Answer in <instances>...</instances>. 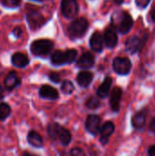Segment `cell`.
I'll return each mask as SVG.
<instances>
[{
	"instance_id": "1",
	"label": "cell",
	"mask_w": 155,
	"mask_h": 156,
	"mask_svg": "<svg viewBox=\"0 0 155 156\" xmlns=\"http://www.w3.org/2000/svg\"><path fill=\"white\" fill-rule=\"evenodd\" d=\"M48 133L52 140H58L60 144L64 146H67L71 142L70 132L59 125L58 123L53 122L48 126Z\"/></svg>"
},
{
	"instance_id": "2",
	"label": "cell",
	"mask_w": 155,
	"mask_h": 156,
	"mask_svg": "<svg viewBox=\"0 0 155 156\" xmlns=\"http://www.w3.org/2000/svg\"><path fill=\"white\" fill-rule=\"evenodd\" d=\"M78 52L76 49L71 48L66 51L55 50L51 55V63L55 66H61L64 64H70L75 61Z\"/></svg>"
},
{
	"instance_id": "3",
	"label": "cell",
	"mask_w": 155,
	"mask_h": 156,
	"mask_svg": "<svg viewBox=\"0 0 155 156\" xmlns=\"http://www.w3.org/2000/svg\"><path fill=\"white\" fill-rule=\"evenodd\" d=\"M89 27V22L86 18L79 17L74 19L68 27V34L72 39L79 38L84 36Z\"/></svg>"
},
{
	"instance_id": "4",
	"label": "cell",
	"mask_w": 155,
	"mask_h": 156,
	"mask_svg": "<svg viewBox=\"0 0 155 156\" xmlns=\"http://www.w3.org/2000/svg\"><path fill=\"white\" fill-rule=\"evenodd\" d=\"M53 48V42L48 39H37L30 45V50L33 55L45 57L49 54Z\"/></svg>"
},
{
	"instance_id": "5",
	"label": "cell",
	"mask_w": 155,
	"mask_h": 156,
	"mask_svg": "<svg viewBox=\"0 0 155 156\" xmlns=\"http://www.w3.org/2000/svg\"><path fill=\"white\" fill-rule=\"evenodd\" d=\"M112 67L114 71L119 75H127L132 69V62L128 58L117 57L114 58Z\"/></svg>"
},
{
	"instance_id": "6",
	"label": "cell",
	"mask_w": 155,
	"mask_h": 156,
	"mask_svg": "<svg viewBox=\"0 0 155 156\" xmlns=\"http://www.w3.org/2000/svg\"><path fill=\"white\" fill-rule=\"evenodd\" d=\"M79 12V5L77 0H62L61 13L67 18H73Z\"/></svg>"
},
{
	"instance_id": "7",
	"label": "cell",
	"mask_w": 155,
	"mask_h": 156,
	"mask_svg": "<svg viewBox=\"0 0 155 156\" xmlns=\"http://www.w3.org/2000/svg\"><path fill=\"white\" fill-rule=\"evenodd\" d=\"M144 42H145V39H143L141 37L136 36V35L132 36L125 42V48L128 52L134 54L136 52L141 51V49L143 48L144 45Z\"/></svg>"
},
{
	"instance_id": "8",
	"label": "cell",
	"mask_w": 155,
	"mask_h": 156,
	"mask_svg": "<svg viewBox=\"0 0 155 156\" xmlns=\"http://www.w3.org/2000/svg\"><path fill=\"white\" fill-rule=\"evenodd\" d=\"M26 19L28 21V24L31 29H37L40 27H42L46 22L44 16L37 10H31L27 12Z\"/></svg>"
},
{
	"instance_id": "9",
	"label": "cell",
	"mask_w": 155,
	"mask_h": 156,
	"mask_svg": "<svg viewBox=\"0 0 155 156\" xmlns=\"http://www.w3.org/2000/svg\"><path fill=\"white\" fill-rule=\"evenodd\" d=\"M86 129L92 134L97 135L101 130V121L98 115H89L86 120Z\"/></svg>"
},
{
	"instance_id": "10",
	"label": "cell",
	"mask_w": 155,
	"mask_h": 156,
	"mask_svg": "<svg viewBox=\"0 0 155 156\" xmlns=\"http://www.w3.org/2000/svg\"><path fill=\"white\" fill-rule=\"evenodd\" d=\"M133 20L132 17L127 12H122L120 17L119 24H117V29L122 34H127L132 27Z\"/></svg>"
},
{
	"instance_id": "11",
	"label": "cell",
	"mask_w": 155,
	"mask_h": 156,
	"mask_svg": "<svg viewBox=\"0 0 155 156\" xmlns=\"http://www.w3.org/2000/svg\"><path fill=\"white\" fill-rule=\"evenodd\" d=\"M122 96V90L120 87H115L111 92L110 105L111 109L114 112H118L121 109V101Z\"/></svg>"
},
{
	"instance_id": "12",
	"label": "cell",
	"mask_w": 155,
	"mask_h": 156,
	"mask_svg": "<svg viewBox=\"0 0 155 156\" xmlns=\"http://www.w3.org/2000/svg\"><path fill=\"white\" fill-rule=\"evenodd\" d=\"M103 39H104V43L105 45L109 48H112L117 45L118 42V36L116 33V30L114 28L113 26L108 27L103 34Z\"/></svg>"
},
{
	"instance_id": "13",
	"label": "cell",
	"mask_w": 155,
	"mask_h": 156,
	"mask_svg": "<svg viewBox=\"0 0 155 156\" xmlns=\"http://www.w3.org/2000/svg\"><path fill=\"white\" fill-rule=\"evenodd\" d=\"M20 83H21V80L17 76L16 72L14 70L8 72V74L5 76V78L4 80L5 88L8 91H12L13 90L17 88L20 85Z\"/></svg>"
},
{
	"instance_id": "14",
	"label": "cell",
	"mask_w": 155,
	"mask_h": 156,
	"mask_svg": "<svg viewBox=\"0 0 155 156\" xmlns=\"http://www.w3.org/2000/svg\"><path fill=\"white\" fill-rule=\"evenodd\" d=\"M115 126L112 122H106L102 126L100 130V143L105 145L109 143L110 137L114 133Z\"/></svg>"
},
{
	"instance_id": "15",
	"label": "cell",
	"mask_w": 155,
	"mask_h": 156,
	"mask_svg": "<svg viewBox=\"0 0 155 156\" xmlns=\"http://www.w3.org/2000/svg\"><path fill=\"white\" fill-rule=\"evenodd\" d=\"M39 96L40 98L42 99H46V100H50V101H55L58 98L59 94H58V91L49 86V85H43L41 86V88L39 89Z\"/></svg>"
},
{
	"instance_id": "16",
	"label": "cell",
	"mask_w": 155,
	"mask_h": 156,
	"mask_svg": "<svg viewBox=\"0 0 155 156\" xmlns=\"http://www.w3.org/2000/svg\"><path fill=\"white\" fill-rule=\"evenodd\" d=\"M146 112L144 110L143 111H140L138 112H136L132 119V124L133 126V128L135 130H143L145 126V123H146Z\"/></svg>"
},
{
	"instance_id": "17",
	"label": "cell",
	"mask_w": 155,
	"mask_h": 156,
	"mask_svg": "<svg viewBox=\"0 0 155 156\" xmlns=\"http://www.w3.org/2000/svg\"><path fill=\"white\" fill-rule=\"evenodd\" d=\"M11 62L12 64L16 68H25L29 64V58L28 57L21 52H16L11 57Z\"/></svg>"
},
{
	"instance_id": "18",
	"label": "cell",
	"mask_w": 155,
	"mask_h": 156,
	"mask_svg": "<svg viewBox=\"0 0 155 156\" xmlns=\"http://www.w3.org/2000/svg\"><path fill=\"white\" fill-rule=\"evenodd\" d=\"M94 65V56L90 52H85L77 61V66L80 69H90Z\"/></svg>"
},
{
	"instance_id": "19",
	"label": "cell",
	"mask_w": 155,
	"mask_h": 156,
	"mask_svg": "<svg viewBox=\"0 0 155 156\" xmlns=\"http://www.w3.org/2000/svg\"><path fill=\"white\" fill-rule=\"evenodd\" d=\"M93 80V74L89 70H82L77 75V82L82 88H87L90 86Z\"/></svg>"
},
{
	"instance_id": "20",
	"label": "cell",
	"mask_w": 155,
	"mask_h": 156,
	"mask_svg": "<svg viewBox=\"0 0 155 156\" xmlns=\"http://www.w3.org/2000/svg\"><path fill=\"white\" fill-rule=\"evenodd\" d=\"M111 84H112V79L111 77H106L103 82L100 85V87L97 90L98 97L101 99H105L110 94Z\"/></svg>"
},
{
	"instance_id": "21",
	"label": "cell",
	"mask_w": 155,
	"mask_h": 156,
	"mask_svg": "<svg viewBox=\"0 0 155 156\" xmlns=\"http://www.w3.org/2000/svg\"><path fill=\"white\" fill-rule=\"evenodd\" d=\"M26 140H27L28 144L35 148H41L44 145L43 138L41 137V135L37 132L33 131V130L28 132Z\"/></svg>"
},
{
	"instance_id": "22",
	"label": "cell",
	"mask_w": 155,
	"mask_h": 156,
	"mask_svg": "<svg viewBox=\"0 0 155 156\" xmlns=\"http://www.w3.org/2000/svg\"><path fill=\"white\" fill-rule=\"evenodd\" d=\"M90 45L92 50L96 52H100L103 48L102 36L99 32H94L90 38Z\"/></svg>"
},
{
	"instance_id": "23",
	"label": "cell",
	"mask_w": 155,
	"mask_h": 156,
	"mask_svg": "<svg viewBox=\"0 0 155 156\" xmlns=\"http://www.w3.org/2000/svg\"><path fill=\"white\" fill-rule=\"evenodd\" d=\"M11 115V107L6 102H0V121L6 120Z\"/></svg>"
},
{
	"instance_id": "24",
	"label": "cell",
	"mask_w": 155,
	"mask_h": 156,
	"mask_svg": "<svg viewBox=\"0 0 155 156\" xmlns=\"http://www.w3.org/2000/svg\"><path fill=\"white\" fill-rule=\"evenodd\" d=\"M86 107L90 110H96L100 106V101L96 96H90L86 101Z\"/></svg>"
},
{
	"instance_id": "25",
	"label": "cell",
	"mask_w": 155,
	"mask_h": 156,
	"mask_svg": "<svg viewBox=\"0 0 155 156\" xmlns=\"http://www.w3.org/2000/svg\"><path fill=\"white\" fill-rule=\"evenodd\" d=\"M60 89H61V91H62L64 94L69 95V94H71V93L74 91V89H75V88H74L73 83H72L70 80H66L62 81Z\"/></svg>"
},
{
	"instance_id": "26",
	"label": "cell",
	"mask_w": 155,
	"mask_h": 156,
	"mask_svg": "<svg viewBox=\"0 0 155 156\" xmlns=\"http://www.w3.org/2000/svg\"><path fill=\"white\" fill-rule=\"evenodd\" d=\"M1 3L4 6L12 8V7H17L20 5L21 0H1Z\"/></svg>"
},
{
	"instance_id": "27",
	"label": "cell",
	"mask_w": 155,
	"mask_h": 156,
	"mask_svg": "<svg viewBox=\"0 0 155 156\" xmlns=\"http://www.w3.org/2000/svg\"><path fill=\"white\" fill-rule=\"evenodd\" d=\"M70 156H87L86 154L84 153V151L81 148L79 147H75L71 150L70 152Z\"/></svg>"
},
{
	"instance_id": "28",
	"label": "cell",
	"mask_w": 155,
	"mask_h": 156,
	"mask_svg": "<svg viewBox=\"0 0 155 156\" xmlns=\"http://www.w3.org/2000/svg\"><path fill=\"white\" fill-rule=\"evenodd\" d=\"M48 78H49L50 81H52L54 83H59V81H60V76L57 72H50L48 74Z\"/></svg>"
},
{
	"instance_id": "29",
	"label": "cell",
	"mask_w": 155,
	"mask_h": 156,
	"mask_svg": "<svg viewBox=\"0 0 155 156\" xmlns=\"http://www.w3.org/2000/svg\"><path fill=\"white\" fill-rule=\"evenodd\" d=\"M150 1L151 0H135V3H136V5H137L138 7H140V8H145L149 5Z\"/></svg>"
},
{
	"instance_id": "30",
	"label": "cell",
	"mask_w": 155,
	"mask_h": 156,
	"mask_svg": "<svg viewBox=\"0 0 155 156\" xmlns=\"http://www.w3.org/2000/svg\"><path fill=\"white\" fill-rule=\"evenodd\" d=\"M22 33H23L22 28L19 27H15V28L13 29V35H14L16 38L20 37L21 35H22Z\"/></svg>"
},
{
	"instance_id": "31",
	"label": "cell",
	"mask_w": 155,
	"mask_h": 156,
	"mask_svg": "<svg viewBox=\"0 0 155 156\" xmlns=\"http://www.w3.org/2000/svg\"><path fill=\"white\" fill-rule=\"evenodd\" d=\"M148 155L155 156V145L150 146V148L148 149Z\"/></svg>"
},
{
	"instance_id": "32",
	"label": "cell",
	"mask_w": 155,
	"mask_h": 156,
	"mask_svg": "<svg viewBox=\"0 0 155 156\" xmlns=\"http://www.w3.org/2000/svg\"><path fill=\"white\" fill-rule=\"evenodd\" d=\"M150 130H151V132L152 133H153L155 134V118H153V120H152V122H151V123H150Z\"/></svg>"
},
{
	"instance_id": "33",
	"label": "cell",
	"mask_w": 155,
	"mask_h": 156,
	"mask_svg": "<svg viewBox=\"0 0 155 156\" xmlns=\"http://www.w3.org/2000/svg\"><path fill=\"white\" fill-rule=\"evenodd\" d=\"M151 18H152V21L155 23V5L153 7L152 11H151Z\"/></svg>"
},
{
	"instance_id": "34",
	"label": "cell",
	"mask_w": 155,
	"mask_h": 156,
	"mask_svg": "<svg viewBox=\"0 0 155 156\" xmlns=\"http://www.w3.org/2000/svg\"><path fill=\"white\" fill-rule=\"evenodd\" d=\"M3 98H4V90H3V88H2V86L0 84V100H2Z\"/></svg>"
},
{
	"instance_id": "35",
	"label": "cell",
	"mask_w": 155,
	"mask_h": 156,
	"mask_svg": "<svg viewBox=\"0 0 155 156\" xmlns=\"http://www.w3.org/2000/svg\"><path fill=\"white\" fill-rule=\"evenodd\" d=\"M23 156H37V155H36V154H31V153H29V152H25V153L23 154Z\"/></svg>"
},
{
	"instance_id": "36",
	"label": "cell",
	"mask_w": 155,
	"mask_h": 156,
	"mask_svg": "<svg viewBox=\"0 0 155 156\" xmlns=\"http://www.w3.org/2000/svg\"><path fill=\"white\" fill-rule=\"evenodd\" d=\"M123 1H124V0H114V2H115L116 4H118V5L122 4V3H123Z\"/></svg>"
},
{
	"instance_id": "37",
	"label": "cell",
	"mask_w": 155,
	"mask_h": 156,
	"mask_svg": "<svg viewBox=\"0 0 155 156\" xmlns=\"http://www.w3.org/2000/svg\"><path fill=\"white\" fill-rule=\"evenodd\" d=\"M35 1H40V2H41V1H43V0H35Z\"/></svg>"
}]
</instances>
